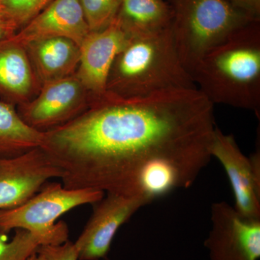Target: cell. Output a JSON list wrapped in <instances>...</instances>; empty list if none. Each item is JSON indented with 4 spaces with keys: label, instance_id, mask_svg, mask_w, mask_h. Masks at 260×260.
Returning <instances> with one entry per match:
<instances>
[{
    "label": "cell",
    "instance_id": "obj_17",
    "mask_svg": "<svg viewBox=\"0 0 260 260\" xmlns=\"http://www.w3.org/2000/svg\"><path fill=\"white\" fill-rule=\"evenodd\" d=\"M42 244H49L45 237L24 229H16L10 242L0 234V260H27Z\"/></svg>",
    "mask_w": 260,
    "mask_h": 260
},
{
    "label": "cell",
    "instance_id": "obj_11",
    "mask_svg": "<svg viewBox=\"0 0 260 260\" xmlns=\"http://www.w3.org/2000/svg\"><path fill=\"white\" fill-rule=\"evenodd\" d=\"M129 37L116 18L107 28L89 32L80 46V62L75 75L90 94L91 102L107 92L113 61Z\"/></svg>",
    "mask_w": 260,
    "mask_h": 260
},
{
    "label": "cell",
    "instance_id": "obj_3",
    "mask_svg": "<svg viewBox=\"0 0 260 260\" xmlns=\"http://www.w3.org/2000/svg\"><path fill=\"white\" fill-rule=\"evenodd\" d=\"M196 88L179 59L170 28L130 36L113 61L107 84L108 93L122 98Z\"/></svg>",
    "mask_w": 260,
    "mask_h": 260
},
{
    "label": "cell",
    "instance_id": "obj_2",
    "mask_svg": "<svg viewBox=\"0 0 260 260\" xmlns=\"http://www.w3.org/2000/svg\"><path fill=\"white\" fill-rule=\"evenodd\" d=\"M213 104L260 115V20L251 22L213 48L191 73Z\"/></svg>",
    "mask_w": 260,
    "mask_h": 260
},
{
    "label": "cell",
    "instance_id": "obj_14",
    "mask_svg": "<svg viewBox=\"0 0 260 260\" xmlns=\"http://www.w3.org/2000/svg\"><path fill=\"white\" fill-rule=\"evenodd\" d=\"M25 47L42 86L76 73L80 49L73 41L63 37L48 38L34 41Z\"/></svg>",
    "mask_w": 260,
    "mask_h": 260
},
{
    "label": "cell",
    "instance_id": "obj_1",
    "mask_svg": "<svg viewBox=\"0 0 260 260\" xmlns=\"http://www.w3.org/2000/svg\"><path fill=\"white\" fill-rule=\"evenodd\" d=\"M213 103L198 89L138 98L106 92L41 148L67 189H93L149 203L194 184L212 156Z\"/></svg>",
    "mask_w": 260,
    "mask_h": 260
},
{
    "label": "cell",
    "instance_id": "obj_22",
    "mask_svg": "<svg viewBox=\"0 0 260 260\" xmlns=\"http://www.w3.org/2000/svg\"><path fill=\"white\" fill-rule=\"evenodd\" d=\"M18 30V27L9 15L0 8V42L14 35Z\"/></svg>",
    "mask_w": 260,
    "mask_h": 260
},
{
    "label": "cell",
    "instance_id": "obj_9",
    "mask_svg": "<svg viewBox=\"0 0 260 260\" xmlns=\"http://www.w3.org/2000/svg\"><path fill=\"white\" fill-rule=\"evenodd\" d=\"M148 203L141 197L107 192L106 198L93 204V213L75 242L79 260L106 258L119 228Z\"/></svg>",
    "mask_w": 260,
    "mask_h": 260
},
{
    "label": "cell",
    "instance_id": "obj_4",
    "mask_svg": "<svg viewBox=\"0 0 260 260\" xmlns=\"http://www.w3.org/2000/svg\"><path fill=\"white\" fill-rule=\"evenodd\" d=\"M170 31L183 66L191 75L210 50L237 30L256 21L226 0H169Z\"/></svg>",
    "mask_w": 260,
    "mask_h": 260
},
{
    "label": "cell",
    "instance_id": "obj_8",
    "mask_svg": "<svg viewBox=\"0 0 260 260\" xmlns=\"http://www.w3.org/2000/svg\"><path fill=\"white\" fill-rule=\"evenodd\" d=\"M210 155L223 166L235 198L234 208L243 216L260 219V150L248 158L232 135L214 130Z\"/></svg>",
    "mask_w": 260,
    "mask_h": 260
},
{
    "label": "cell",
    "instance_id": "obj_12",
    "mask_svg": "<svg viewBox=\"0 0 260 260\" xmlns=\"http://www.w3.org/2000/svg\"><path fill=\"white\" fill-rule=\"evenodd\" d=\"M90 32L78 0H54L12 38L24 47L54 37L67 38L80 47Z\"/></svg>",
    "mask_w": 260,
    "mask_h": 260
},
{
    "label": "cell",
    "instance_id": "obj_7",
    "mask_svg": "<svg viewBox=\"0 0 260 260\" xmlns=\"http://www.w3.org/2000/svg\"><path fill=\"white\" fill-rule=\"evenodd\" d=\"M210 214V260L259 259L260 219L246 218L224 201L213 203Z\"/></svg>",
    "mask_w": 260,
    "mask_h": 260
},
{
    "label": "cell",
    "instance_id": "obj_19",
    "mask_svg": "<svg viewBox=\"0 0 260 260\" xmlns=\"http://www.w3.org/2000/svg\"><path fill=\"white\" fill-rule=\"evenodd\" d=\"M53 1L54 0H0V7L20 30Z\"/></svg>",
    "mask_w": 260,
    "mask_h": 260
},
{
    "label": "cell",
    "instance_id": "obj_10",
    "mask_svg": "<svg viewBox=\"0 0 260 260\" xmlns=\"http://www.w3.org/2000/svg\"><path fill=\"white\" fill-rule=\"evenodd\" d=\"M62 172L41 147L26 153L0 158V210L23 205L53 178Z\"/></svg>",
    "mask_w": 260,
    "mask_h": 260
},
{
    "label": "cell",
    "instance_id": "obj_18",
    "mask_svg": "<svg viewBox=\"0 0 260 260\" xmlns=\"http://www.w3.org/2000/svg\"><path fill=\"white\" fill-rule=\"evenodd\" d=\"M90 32L107 28L117 16L122 0H78Z\"/></svg>",
    "mask_w": 260,
    "mask_h": 260
},
{
    "label": "cell",
    "instance_id": "obj_16",
    "mask_svg": "<svg viewBox=\"0 0 260 260\" xmlns=\"http://www.w3.org/2000/svg\"><path fill=\"white\" fill-rule=\"evenodd\" d=\"M44 133L24 122L14 106L0 101V158H11L42 146Z\"/></svg>",
    "mask_w": 260,
    "mask_h": 260
},
{
    "label": "cell",
    "instance_id": "obj_5",
    "mask_svg": "<svg viewBox=\"0 0 260 260\" xmlns=\"http://www.w3.org/2000/svg\"><path fill=\"white\" fill-rule=\"evenodd\" d=\"M104 191L93 189H67L58 182L47 183L23 205L0 210V234L24 229L39 234L49 244L68 240V225L56 220L80 205L95 204L104 197Z\"/></svg>",
    "mask_w": 260,
    "mask_h": 260
},
{
    "label": "cell",
    "instance_id": "obj_20",
    "mask_svg": "<svg viewBox=\"0 0 260 260\" xmlns=\"http://www.w3.org/2000/svg\"><path fill=\"white\" fill-rule=\"evenodd\" d=\"M37 252L44 260H78L79 252L75 243L67 241L61 244H42Z\"/></svg>",
    "mask_w": 260,
    "mask_h": 260
},
{
    "label": "cell",
    "instance_id": "obj_23",
    "mask_svg": "<svg viewBox=\"0 0 260 260\" xmlns=\"http://www.w3.org/2000/svg\"><path fill=\"white\" fill-rule=\"evenodd\" d=\"M27 260H44L43 256L41 255V254H38L37 252L34 253L32 254L30 257L28 258Z\"/></svg>",
    "mask_w": 260,
    "mask_h": 260
},
{
    "label": "cell",
    "instance_id": "obj_15",
    "mask_svg": "<svg viewBox=\"0 0 260 260\" xmlns=\"http://www.w3.org/2000/svg\"><path fill=\"white\" fill-rule=\"evenodd\" d=\"M116 18L129 37L155 34L170 28L172 7L169 0H122Z\"/></svg>",
    "mask_w": 260,
    "mask_h": 260
},
{
    "label": "cell",
    "instance_id": "obj_6",
    "mask_svg": "<svg viewBox=\"0 0 260 260\" xmlns=\"http://www.w3.org/2000/svg\"><path fill=\"white\" fill-rule=\"evenodd\" d=\"M91 97L75 74L43 84L37 96L18 107L30 127L45 133L64 125L88 109Z\"/></svg>",
    "mask_w": 260,
    "mask_h": 260
},
{
    "label": "cell",
    "instance_id": "obj_24",
    "mask_svg": "<svg viewBox=\"0 0 260 260\" xmlns=\"http://www.w3.org/2000/svg\"><path fill=\"white\" fill-rule=\"evenodd\" d=\"M0 8H2L1 7H0Z\"/></svg>",
    "mask_w": 260,
    "mask_h": 260
},
{
    "label": "cell",
    "instance_id": "obj_21",
    "mask_svg": "<svg viewBox=\"0 0 260 260\" xmlns=\"http://www.w3.org/2000/svg\"><path fill=\"white\" fill-rule=\"evenodd\" d=\"M237 9L260 20V0H226Z\"/></svg>",
    "mask_w": 260,
    "mask_h": 260
},
{
    "label": "cell",
    "instance_id": "obj_13",
    "mask_svg": "<svg viewBox=\"0 0 260 260\" xmlns=\"http://www.w3.org/2000/svg\"><path fill=\"white\" fill-rule=\"evenodd\" d=\"M41 88L26 48L12 37L0 42V101L19 107L37 96Z\"/></svg>",
    "mask_w": 260,
    "mask_h": 260
}]
</instances>
